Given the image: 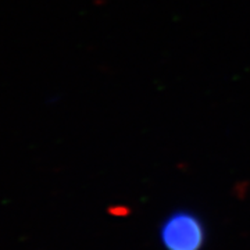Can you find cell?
I'll use <instances>...</instances> for the list:
<instances>
[{"label":"cell","instance_id":"6da1fadb","mask_svg":"<svg viewBox=\"0 0 250 250\" xmlns=\"http://www.w3.org/2000/svg\"><path fill=\"white\" fill-rule=\"evenodd\" d=\"M159 236L164 250H202L207 232L203 220L196 213L177 210L161 223Z\"/></svg>","mask_w":250,"mask_h":250}]
</instances>
